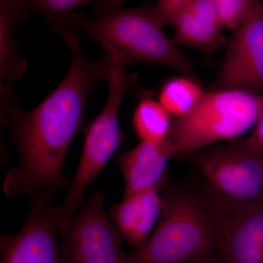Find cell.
I'll return each mask as SVG.
<instances>
[{"label":"cell","instance_id":"7","mask_svg":"<svg viewBox=\"0 0 263 263\" xmlns=\"http://www.w3.org/2000/svg\"><path fill=\"white\" fill-rule=\"evenodd\" d=\"M104 196L94 192L80 209L60 217L62 263H132L122 249V236L104 210Z\"/></svg>","mask_w":263,"mask_h":263},{"label":"cell","instance_id":"20","mask_svg":"<svg viewBox=\"0 0 263 263\" xmlns=\"http://www.w3.org/2000/svg\"><path fill=\"white\" fill-rule=\"evenodd\" d=\"M247 140L252 146L263 151V114L256 124L252 136L247 138Z\"/></svg>","mask_w":263,"mask_h":263},{"label":"cell","instance_id":"3","mask_svg":"<svg viewBox=\"0 0 263 263\" xmlns=\"http://www.w3.org/2000/svg\"><path fill=\"white\" fill-rule=\"evenodd\" d=\"M161 193L160 219L146 243L132 254V263H188L205 257L220 258L219 239L205 197L179 188Z\"/></svg>","mask_w":263,"mask_h":263},{"label":"cell","instance_id":"14","mask_svg":"<svg viewBox=\"0 0 263 263\" xmlns=\"http://www.w3.org/2000/svg\"><path fill=\"white\" fill-rule=\"evenodd\" d=\"M28 14L23 0H0V76L5 80H19L27 71V62L19 54L13 34Z\"/></svg>","mask_w":263,"mask_h":263},{"label":"cell","instance_id":"22","mask_svg":"<svg viewBox=\"0 0 263 263\" xmlns=\"http://www.w3.org/2000/svg\"><path fill=\"white\" fill-rule=\"evenodd\" d=\"M189 263H224L222 260L219 257H205V258H202L197 259V260L193 261Z\"/></svg>","mask_w":263,"mask_h":263},{"label":"cell","instance_id":"9","mask_svg":"<svg viewBox=\"0 0 263 263\" xmlns=\"http://www.w3.org/2000/svg\"><path fill=\"white\" fill-rule=\"evenodd\" d=\"M224 263H263V204L231 205L205 194Z\"/></svg>","mask_w":263,"mask_h":263},{"label":"cell","instance_id":"4","mask_svg":"<svg viewBox=\"0 0 263 263\" xmlns=\"http://www.w3.org/2000/svg\"><path fill=\"white\" fill-rule=\"evenodd\" d=\"M263 114V94L240 89L205 93L185 117L176 118L164 142L171 157L191 155L221 141L236 139Z\"/></svg>","mask_w":263,"mask_h":263},{"label":"cell","instance_id":"10","mask_svg":"<svg viewBox=\"0 0 263 263\" xmlns=\"http://www.w3.org/2000/svg\"><path fill=\"white\" fill-rule=\"evenodd\" d=\"M61 208L53 199L34 198L27 221L15 235L1 236V263H62L57 240Z\"/></svg>","mask_w":263,"mask_h":263},{"label":"cell","instance_id":"16","mask_svg":"<svg viewBox=\"0 0 263 263\" xmlns=\"http://www.w3.org/2000/svg\"><path fill=\"white\" fill-rule=\"evenodd\" d=\"M205 93L198 81L182 76L163 85L159 102L171 116L183 117L196 108Z\"/></svg>","mask_w":263,"mask_h":263},{"label":"cell","instance_id":"8","mask_svg":"<svg viewBox=\"0 0 263 263\" xmlns=\"http://www.w3.org/2000/svg\"><path fill=\"white\" fill-rule=\"evenodd\" d=\"M224 63L211 91L240 89L263 94V4L254 0L235 29Z\"/></svg>","mask_w":263,"mask_h":263},{"label":"cell","instance_id":"5","mask_svg":"<svg viewBox=\"0 0 263 263\" xmlns=\"http://www.w3.org/2000/svg\"><path fill=\"white\" fill-rule=\"evenodd\" d=\"M109 63L108 96L105 106L91 122L85 138L84 149L75 177L67 189L61 208L63 217H69L83 205L86 189L98 177L122 141L119 124L121 104L136 84L138 76L127 70V64L114 48L103 46Z\"/></svg>","mask_w":263,"mask_h":263},{"label":"cell","instance_id":"6","mask_svg":"<svg viewBox=\"0 0 263 263\" xmlns=\"http://www.w3.org/2000/svg\"><path fill=\"white\" fill-rule=\"evenodd\" d=\"M190 158L206 180V193L216 200L241 206L263 204V151L247 138L198 151Z\"/></svg>","mask_w":263,"mask_h":263},{"label":"cell","instance_id":"18","mask_svg":"<svg viewBox=\"0 0 263 263\" xmlns=\"http://www.w3.org/2000/svg\"><path fill=\"white\" fill-rule=\"evenodd\" d=\"M223 27L236 29L245 21L254 0H213Z\"/></svg>","mask_w":263,"mask_h":263},{"label":"cell","instance_id":"17","mask_svg":"<svg viewBox=\"0 0 263 263\" xmlns=\"http://www.w3.org/2000/svg\"><path fill=\"white\" fill-rule=\"evenodd\" d=\"M29 13L42 16L55 32L60 33L70 28L68 19L74 10L83 5H92L95 13H101L106 0H23Z\"/></svg>","mask_w":263,"mask_h":263},{"label":"cell","instance_id":"11","mask_svg":"<svg viewBox=\"0 0 263 263\" xmlns=\"http://www.w3.org/2000/svg\"><path fill=\"white\" fill-rule=\"evenodd\" d=\"M163 186L124 195L122 202L110 209L114 226L135 251L146 243L157 226Z\"/></svg>","mask_w":263,"mask_h":263},{"label":"cell","instance_id":"15","mask_svg":"<svg viewBox=\"0 0 263 263\" xmlns=\"http://www.w3.org/2000/svg\"><path fill=\"white\" fill-rule=\"evenodd\" d=\"M171 117L160 102L143 99L133 116V127L141 141L162 144L167 140L172 127Z\"/></svg>","mask_w":263,"mask_h":263},{"label":"cell","instance_id":"21","mask_svg":"<svg viewBox=\"0 0 263 263\" xmlns=\"http://www.w3.org/2000/svg\"><path fill=\"white\" fill-rule=\"evenodd\" d=\"M124 3V0H106V3H105L103 10H102L101 13H99V14H102V13H106V12L121 9V8H122Z\"/></svg>","mask_w":263,"mask_h":263},{"label":"cell","instance_id":"12","mask_svg":"<svg viewBox=\"0 0 263 263\" xmlns=\"http://www.w3.org/2000/svg\"><path fill=\"white\" fill-rule=\"evenodd\" d=\"M164 143L141 141L134 148L118 156L124 179V195L163 186L171 158Z\"/></svg>","mask_w":263,"mask_h":263},{"label":"cell","instance_id":"1","mask_svg":"<svg viewBox=\"0 0 263 263\" xmlns=\"http://www.w3.org/2000/svg\"><path fill=\"white\" fill-rule=\"evenodd\" d=\"M60 35L70 50V68L42 103L26 111L9 86L2 88V113L20 156V164L8 173L3 184L9 196L25 194L53 199L59 190L68 189L63 173L67 150L80 128L89 93L99 81L108 78V58L86 56L78 31L67 29Z\"/></svg>","mask_w":263,"mask_h":263},{"label":"cell","instance_id":"2","mask_svg":"<svg viewBox=\"0 0 263 263\" xmlns=\"http://www.w3.org/2000/svg\"><path fill=\"white\" fill-rule=\"evenodd\" d=\"M68 24L102 46L113 48L127 66L142 62L157 64L197 81L193 62L164 33L155 5L121 8L91 18L74 12Z\"/></svg>","mask_w":263,"mask_h":263},{"label":"cell","instance_id":"13","mask_svg":"<svg viewBox=\"0 0 263 263\" xmlns=\"http://www.w3.org/2000/svg\"><path fill=\"white\" fill-rule=\"evenodd\" d=\"M176 44L210 53L224 42L223 26L213 0H191L176 17Z\"/></svg>","mask_w":263,"mask_h":263},{"label":"cell","instance_id":"19","mask_svg":"<svg viewBox=\"0 0 263 263\" xmlns=\"http://www.w3.org/2000/svg\"><path fill=\"white\" fill-rule=\"evenodd\" d=\"M191 0H158L155 5L156 13L163 26L174 24L180 11Z\"/></svg>","mask_w":263,"mask_h":263}]
</instances>
